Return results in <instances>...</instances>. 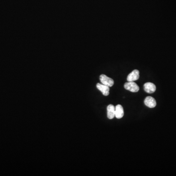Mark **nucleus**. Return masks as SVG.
Wrapping results in <instances>:
<instances>
[{"label":"nucleus","instance_id":"7","mask_svg":"<svg viewBox=\"0 0 176 176\" xmlns=\"http://www.w3.org/2000/svg\"><path fill=\"white\" fill-rule=\"evenodd\" d=\"M124 116V110L121 105H117L115 107V116L117 119H121Z\"/></svg>","mask_w":176,"mask_h":176},{"label":"nucleus","instance_id":"3","mask_svg":"<svg viewBox=\"0 0 176 176\" xmlns=\"http://www.w3.org/2000/svg\"><path fill=\"white\" fill-rule=\"evenodd\" d=\"M140 78V72L137 69H134L128 75L127 80L128 82L134 81L138 80Z\"/></svg>","mask_w":176,"mask_h":176},{"label":"nucleus","instance_id":"4","mask_svg":"<svg viewBox=\"0 0 176 176\" xmlns=\"http://www.w3.org/2000/svg\"><path fill=\"white\" fill-rule=\"evenodd\" d=\"M144 90L146 93L152 94L156 91V87L154 84L151 82H147L144 85Z\"/></svg>","mask_w":176,"mask_h":176},{"label":"nucleus","instance_id":"1","mask_svg":"<svg viewBox=\"0 0 176 176\" xmlns=\"http://www.w3.org/2000/svg\"><path fill=\"white\" fill-rule=\"evenodd\" d=\"M124 87L126 90H128L133 93H137L140 90V88L138 85L134 81L125 83Z\"/></svg>","mask_w":176,"mask_h":176},{"label":"nucleus","instance_id":"2","mask_svg":"<svg viewBox=\"0 0 176 176\" xmlns=\"http://www.w3.org/2000/svg\"><path fill=\"white\" fill-rule=\"evenodd\" d=\"M99 78H100L101 82L103 85L111 87H112L114 84L113 80L112 78L108 77L105 74L100 75Z\"/></svg>","mask_w":176,"mask_h":176},{"label":"nucleus","instance_id":"8","mask_svg":"<svg viewBox=\"0 0 176 176\" xmlns=\"http://www.w3.org/2000/svg\"><path fill=\"white\" fill-rule=\"evenodd\" d=\"M107 116L110 119H113L115 116V107L113 105L110 104L107 108Z\"/></svg>","mask_w":176,"mask_h":176},{"label":"nucleus","instance_id":"5","mask_svg":"<svg viewBox=\"0 0 176 176\" xmlns=\"http://www.w3.org/2000/svg\"><path fill=\"white\" fill-rule=\"evenodd\" d=\"M144 104L147 107L150 108H153L156 107V102L154 98L151 97H147L145 99Z\"/></svg>","mask_w":176,"mask_h":176},{"label":"nucleus","instance_id":"6","mask_svg":"<svg viewBox=\"0 0 176 176\" xmlns=\"http://www.w3.org/2000/svg\"><path fill=\"white\" fill-rule=\"evenodd\" d=\"M97 87L105 96H108L109 94L110 87L108 86L103 85L102 84L97 83Z\"/></svg>","mask_w":176,"mask_h":176}]
</instances>
